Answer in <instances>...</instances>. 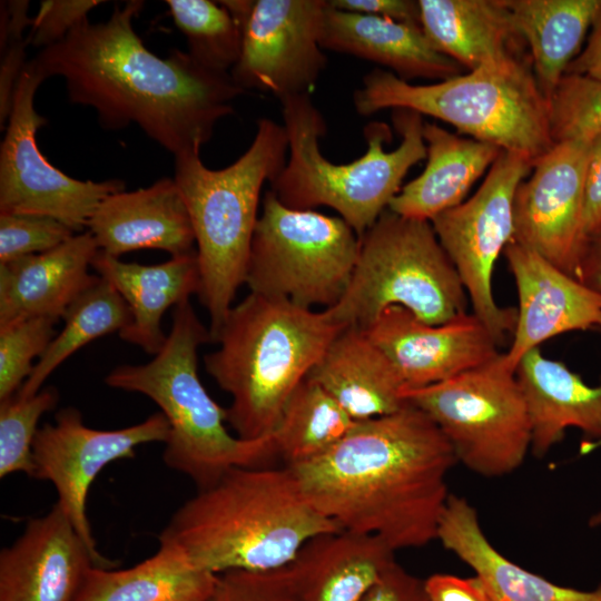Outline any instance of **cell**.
I'll return each instance as SVG.
<instances>
[{
  "label": "cell",
  "mask_w": 601,
  "mask_h": 601,
  "mask_svg": "<svg viewBox=\"0 0 601 601\" xmlns=\"http://www.w3.org/2000/svg\"><path fill=\"white\" fill-rule=\"evenodd\" d=\"M326 8L327 0H255L230 71L235 83L279 101L311 95L327 65L321 46Z\"/></svg>",
  "instance_id": "cell-15"
},
{
  "label": "cell",
  "mask_w": 601,
  "mask_h": 601,
  "mask_svg": "<svg viewBox=\"0 0 601 601\" xmlns=\"http://www.w3.org/2000/svg\"><path fill=\"white\" fill-rule=\"evenodd\" d=\"M321 46L390 68L405 81H441L463 73L460 63L430 43L420 23L343 11L331 8L328 2Z\"/></svg>",
  "instance_id": "cell-22"
},
{
  "label": "cell",
  "mask_w": 601,
  "mask_h": 601,
  "mask_svg": "<svg viewBox=\"0 0 601 601\" xmlns=\"http://www.w3.org/2000/svg\"><path fill=\"white\" fill-rule=\"evenodd\" d=\"M589 525L592 528L601 526V511L590 518Z\"/></svg>",
  "instance_id": "cell-48"
},
{
  "label": "cell",
  "mask_w": 601,
  "mask_h": 601,
  "mask_svg": "<svg viewBox=\"0 0 601 601\" xmlns=\"http://www.w3.org/2000/svg\"><path fill=\"white\" fill-rule=\"evenodd\" d=\"M344 328L326 309L250 292L233 305L204 364L231 397L226 423L238 437L273 435L288 397Z\"/></svg>",
  "instance_id": "cell-4"
},
{
  "label": "cell",
  "mask_w": 601,
  "mask_h": 601,
  "mask_svg": "<svg viewBox=\"0 0 601 601\" xmlns=\"http://www.w3.org/2000/svg\"><path fill=\"white\" fill-rule=\"evenodd\" d=\"M430 43L469 70L523 55L504 0H418Z\"/></svg>",
  "instance_id": "cell-29"
},
{
  "label": "cell",
  "mask_w": 601,
  "mask_h": 601,
  "mask_svg": "<svg viewBox=\"0 0 601 601\" xmlns=\"http://www.w3.org/2000/svg\"><path fill=\"white\" fill-rule=\"evenodd\" d=\"M423 137L426 166L421 175L402 186L388 209L403 217L431 221L463 203L473 184L503 150L462 138L433 122H424Z\"/></svg>",
  "instance_id": "cell-28"
},
{
  "label": "cell",
  "mask_w": 601,
  "mask_h": 601,
  "mask_svg": "<svg viewBox=\"0 0 601 601\" xmlns=\"http://www.w3.org/2000/svg\"><path fill=\"white\" fill-rule=\"evenodd\" d=\"M101 0H43L27 35L29 45L41 49L62 41Z\"/></svg>",
  "instance_id": "cell-41"
},
{
  "label": "cell",
  "mask_w": 601,
  "mask_h": 601,
  "mask_svg": "<svg viewBox=\"0 0 601 601\" xmlns=\"http://www.w3.org/2000/svg\"><path fill=\"white\" fill-rule=\"evenodd\" d=\"M59 319L30 316L0 324V401L19 392L56 336Z\"/></svg>",
  "instance_id": "cell-37"
},
{
  "label": "cell",
  "mask_w": 601,
  "mask_h": 601,
  "mask_svg": "<svg viewBox=\"0 0 601 601\" xmlns=\"http://www.w3.org/2000/svg\"><path fill=\"white\" fill-rule=\"evenodd\" d=\"M176 27L187 39L188 55L203 67L230 73L237 63L243 27L219 2L166 0Z\"/></svg>",
  "instance_id": "cell-34"
},
{
  "label": "cell",
  "mask_w": 601,
  "mask_h": 601,
  "mask_svg": "<svg viewBox=\"0 0 601 601\" xmlns=\"http://www.w3.org/2000/svg\"><path fill=\"white\" fill-rule=\"evenodd\" d=\"M518 289L512 343L502 354L515 372L532 349L568 332L601 328V295L512 240L503 252Z\"/></svg>",
  "instance_id": "cell-19"
},
{
  "label": "cell",
  "mask_w": 601,
  "mask_h": 601,
  "mask_svg": "<svg viewBox=\"0 0 601 601\" xmlns=\"http://www.w3.org/2000/svg\"><path fill=\"white\" fill-rule=\"evenodd\" d=\"M29 1H1L0 4V128L7 126L21 72L27 65L26 47L28 37L23 36L31 27L28 16Z\"/></svg>",
  "instance_id": "cell-38"
},
{
  "label": "cell",
  "mask_w": 601,
  "mask_h": 601,
  "mask_svg": "<svg viewBox=\"0 0 601 601\" xmlns=\"http://www.w3.org/2000/svg\"><path fill=\"white\" fill-rule=\"evenodd\" d=\"M515 375L529 408L533 455L545 456L570 427L601 443V386L588 385L540 348L519 362Z\"/></svg>",
  "instance_id": "cell-24"
},
{
  "label": "cell",
  "mask_w": 601,
  "mask_h": 601,
  "mask_svg": "<svg viewBox=\"0 0 601 601\" xmlns=\"http://www.w3.org/2000/svg\"><path fill=\"white\" fill-rule=\"evenodd\" d=\"M59 401L55 387L41 388L24 397L14 395L0 401V477L24 473L33 477L32 444L40 417Z\"/></svg>",
  "instance_id": "cell-35"
},
{
  "label": "cell",
  "mask_w": 601,
  "mask_h": 601,
  "mask_svg": "<svg viewBox=\"0 0 601 601\" xmlns=\"http://www.w3.org/2000/svg\"><path fill=\"white\" fill-rule=\"evenodd\" d=\"M467 298L431 221L403 217L387 208L359 237L347 288L326 311L345 327L365 329L392 306L439 325L466 313Z\"/></svg>",
  "instance_id": "cell-9"
},
{
  "label": "cell",
  "mask_w": 601,
  "mask_h": 601,
  "mask_svg": "<svg viewBox=\"0 0 601 601\" xmlns=\"http://www.w3.org/2000/svg\"><path fill=\"white\" fill-rule=\"evenodd\" d=\"M456 462L439 426L406 402L394 413L356 422L328 450L286 466L342 530L375 535L397 551L437 539Z\"/></svg>",
  "instance_id": "cell-2"
},
{
  "label": "cell",
  "mask_w": 601,
  "mask_h": 601,
  "mask_svg": "<svg viewBox=\"0 0 601 601\" xmlns=\"http://www.w3.org/2000/svg\"><path fill=\"white\" fill-rule=\"evenodd\" d=\"M43 80L33 59L29 60L0 145V213L47 216L81 233L101 201L124 191L126 184L121 179L78 180L46 159L36 134L47 119L36 111L33 102Z\"/></svg>",
  "instance_id": "cell-13"
},
{
  "label": "cell",
  "mask_w": 601,
  "mask_h": 601,
  "mask_svg": "<svg viewBox=\"0 0 601 601\" xmlns=\"http://www.w3.org/2000/svg\"><path fill=\"white\" fill-rule=\"evenodd\" d=\"M287 150L284 125L260 118L248 149L223 169L207 168L200 150L174 157V179L195 234L197 296L210 319L211 342L245 284L260 193L283 170Z\"/></svg>",
  "instance_id": "cell-6"
},
{
  "label": "cell",
  "mask_w": 601,
  "mask_h": 601,
  "mask_svg": "<svg viewBox=\"0 0 601 601\" xmlns=\"http://www.w3.org/2000/svg\"><path fill=\"white\" fill-rule=\"evenodd\" d=\"M211 342L190 300L174 307L170 332L155 357L124 364L105 377L117 390L152 400L169 423L165 464L206 489L236 467L272 466L278 457L274 435L245 440L226 428V408L207 393L198 376L197 351Z\"/></svg>",
  "instance_id": "cell-5"
},
{
  "label": "cell",
  "mask_w": 601,
  "mask_h": 601,
  "mask_svg": "<svg viewBox=\"0 0 601 601\" xmlns=\"http://www.w3.org/2000/svg\"><path fill=\"white\" fill-rule=\"evenodd\" d=\"M583 227L588 243L601 236V135L590 145L584 180Z\"/></svg>",
  "instance_id": "cell-43"
},
{
  "label": "cell",
  "mask_w": 601,
  "mask_h": 601,
  "mask_svg": "<svg viewBox=\"0 0 601 601\" xmlns=\"http://www.w3.org/2000/svg\"><path fill=\"white\" fill-rule=\"evenodd\" d=\"M513 26L530 48L543 96L554 93L601 8V0H504Z\"/></svg>",
  "instance_id": "cell-31"
},
{
  "label": "cell",
  "mask_w": 601,
  "mask_h": 601,
  "mask_svg": "<svg viewBox=\"0 0 601 601\" xmlns=\"http://www.w3.org/2000/svg\"><path fill=\"white\" fill-rule=\"evenodd\" d=\"M579 280L601 295V236L588 243L580 265Z\"/></svg>",
  "instance_id": "cell-47"
},
{
  "label": "cell",
  "mask_w": 601,
  "mask_h": 601,
  "mask_svg": "<svg viewBox=\"0 0 601 601\" xmlns=\"http://www.w3.org/2000/svg\"><path fill=\"white\" fill-rule=\"evenodd\" d=\"M87 227L99 250L117 258L139 249H160L171 257L196 252L186 204L169 177L146 188L111 194Z\"/></svg>",
  "instance_id": "cell-20"
},
{
  "label": "cell",
  "mask_w": 601,
  "mask_h": 601,
  "mask_svg": "<svg viewBox=\"0 0 601 601\" xmlns=\"http://www.w3.org/2000/svg\"><path fill=\"white\" fill-rule=\"evenodd\" d=\"M356 424L307 376L288 397L273 433L278 457L290 465L307 461L341 441Z\"/></svg>",
  "instance_id": "cell-33"
},
{
  "label": "cell",
  "mask_w": 601,
  "mask_h": 601,
  "mask_svg": "<svg viewBox=\"0 0 601 601\" xmlns=\"http://www.w3.org/2000/svg\"><path fill=\"white\" fill-rule=\"evenodd\" d=\"M283 125L288 137L289 158L270 190L294 209H334L361 237L388 208L402 188L408 170L426 158L422 115L393 110V121L402 140L386 151L391 129L372 121L364 127L367 149L354 161L334 164L319 149L326 122L311 95L280 100Z\"/></svg>",
  "instance_id": "cell-7"
},
{
  "label": "cell",
  "mask_w": 601,
  "mask_h": 601,
  "mask_svg": "<svg viewBox=\"0 0 601 601\" xmlns=\"http://www.w3.org/2000/svg\"><path fill=\"white\" fill-rule=\"evenodd\" d=\"M427 601H491L480 579L436 573L424 580Z\"/></svg>",
  "instance_id": "cell-44"
},
{
  "label": "cell",
  "mask_w": 601,
  "mask_h": 601,
  "mask_svg": "<svg viewBox=\"0 0 601 601\" xmlns=\"http://www.w3.org/2000/svg\"><path fill=\"white\" fill-rule=\"evenodd\" d=\"M334 9L420 23L418 1L414 0H327Z\"/></svg>",
  "instance_id": "cell-45"
},
{
  "label": "cell",
  "mask_w": 601,
  "mask_h": 601,
  "mask_svg": "<svg viewBox=\"0 0 601 601\" xmlns=\"http://www.w3.org/2000/svg\"><path fill=\"white\" fill-rule=\"evenodd\" d=\"M403 397L439 426L456 461L479 475H508L531 452L528 404L502 354L446 381L406 388Z\"/></svg>",
  "instance_id": "cell-11"
},
{
  "label": "cell",
  "mask_w": 601,
  "mask_h": 601,
  "mask_svg": "<svg viewBox=\"0 0 601 601\" xmlns=\"http://www.w3.org/2000/svg\"><path fill=\"white\" fill-rule=\"evenodd\" d=\"M304 493L292 470L236 467L198 490L159 541L178 545L204 571H269L290 564L313 538L341 531Z\"/></svg>",
  "instance_id": "cell-3"
},
{
  "label": "cell",
  "mask_w": 601,
  "mask_h": 601,
  "mask_svg": "<svg viewBox=\"0 0 601 601\" xmlns=\"http://www.w3.org/2000/svg\"><path fill=\"white\" fill-rule=\"evenodd\" d=\"M526 158L501 151L476 193L431 220L471 302L472 313L501 345L514 332L516 309L494 298V265L514 238V196L532 170Z\"/></svg>",
  "instance_id": "cell-12"
},
{
  "label": "cell",
  "mask_w": 601,
  "mask_h": 601,
  "mask_svg": "<svg viewBox=\"0 0 601 601\" xmlns=\"http://www.w3.org/2000/svg\"><path fill=\"white\" fill-rule=\"evenodd\" d=\"M565 73L601 79V8L591 26L587 46L568 66Z\"/></svg>",
  "instance_id": "cell-46"
},
{
  "label": "cell",
  "mask_w": 601,
  "mask_h": 601,
  "mask_svg": "<svg viewBox=\"0 0 601 601\" xmlns=\"http://www.w3.org/2000/svg\"><path fill=\"white\" fill-rule=\"evenodd\" d=\"M406 388L436 384L495 359L499 344L473 314L431 325L398 306L384 309L365 329Z\"/></svg>",
  "instance_id": "cell-17"
},
{
  "label": "cell",
  "mask_w": 601,
  "mask_h": 601,
  "mask_svg": "<svg viewBox=\"0 0 601 601\" xmlns=\"http://www.w3.org/2000/svg\"><path fill=\"white\" fill-rule=\"evenodd\" d=\"M591 141L568 140L533 165L514 196V238L579 279L584 235V180Z\"/></svg>",
  "instance_id": "cell-16"
},
{
  "label": "cell",
  "mask_w": 601,
  "mask_h": 601,
  "mask_svg": "<svg viewBox=\"0 0 601 601\" xmlns=\"http://www.w3.org/2000/svg\"><path fill=\"white\" fill-rule=\"evenodd\" d=\"M62 319V329L36 362L19 395L29 397L37 394L48 376L78 349L96 338L126 328L131 323V313L116 288L99 276L71 303Z\"/></svg>",
  "instance_id": "cell-32"
},
{
  "label": "cell",
  "mask_w": 601,
  "mask_h": 601,
  "mask_svg": "<svg viewBox=\"0 0 601 601\" xmlns=\"http://www.w3.org/2000/svg\"><path fill=\"white\" fill-rule=\"evenodd\" d=\"M358 250L359 237L339 216L289 208L268 189L245 284L250 293L327 309L345 293Z\"/></svg>",
  "instance_id": "cell-10"
},
{
  "label": "cell",
  "mask_w": 601,
  "mask_h": 601,
  "mask_svg": "<svg viewBox=\"0 0 601 601\" xmlns=\"http://www.w3.org/2000/svg\"><path fill=\"white\" fill-rule=\"evenodd\" d=\"M308 376L356 422L394 413L406 404L405 386L394 365L356 326L333 339Z\"/></svg>",
  "instance_id": "cell-26"
},
{
  "label": "cell",
  "mask_w": 601,
  "mask_h": 601,
  "mask_svg": "<svg viewBox=\"0 0 601 601\" xmlns=\"http://www.w3.org/2000/svg\"><path fill=\"white\" fill-rule=\"evenodd\" d=\"M361 601H427V595L424 581L394 561Z\"/></svg>",
  "instance_id": "cell-42"
},
{
  "label": "cell",
  "mask_w": 601,
  "mask_h": 601,
  "mask_svg": "<svg viewBox=\"0 0 601 601\" xmlns=\"http://www.w3.org/2000/svg\"><path fill=\"white\" fill-rule=\"evenodd\" d=\"M217 579L159 541L154 555L129 569L91 568L75 601H209Z\"/></svg>",
  "instance_id": "cell-30"
},
{
  "label": "cell",
  "mask_w": 601,
  "mask_h": 601,
  "mask_svg": "<svg viewBox=\"0 0 601 601\" xmlns=\"http://www.w3.org/2000/svg\"><path fill=\"white\" fill-rule=\"evenodd\" d=\"M75 234L51 217L0 213V264L51 250Z\"/></svg>",
  "instance_id": "cell-39"
},
{
  "label": "cell",
  "mask_w": 601,
  "mask_h": 601,
  "mask_svg": "<svg viewBox=\"0 0 601 601\" xmlns=\"http://www.w3.org/2000/svg\"><path fill=\"white\" fill-rule=\"evenodd\" d=\"M144 4L129 0L106 21H82L33 61L45 79L65 80L71 104L93 108L104 129L136 124L174 157L200 150L245 91L230 73L203 67L187 51L154 55L132 26Z\"/></svg>",
  "instance_id": "cell-1"
},
{
  "label": "cell",
  "mask_w": 601,
  "mask_h": 601,
  "mask_svg": "<svg viewBox=\"0 0 601 601\" xmlns=\"http://www.w3.org/2000/svg\"><path fill=\"white\" fill-rule=\"evenodd\" d=\"M394 552L375 535L341 530L309 540L288 569L303 601H361Z\"/></svg>",
  "instance_id": "cell-27"
},
{
  "label": "cell",
  "mask_w": 601,
  "mask_h": 601,
  "mask_svg": "<svg viewBox=\"0 0 601 601\" xmlns=\"http://www.w3.org/2000/svg\"><path fill=\"white\" fill-rule=\"evenodd\" d=\"M91 267L116 288L130 309L131 323L118 333L119 337L151 355L161 349L167 338L161 329L165 312L199 290L196 252L142 265L98 250Z\"/></svg>",
  "instance_id": "cell-23"
},
{
  "label": "cell",
  "mask_w": 601,
  "mask_h": 601,
  "mask_svg": "<svg viewBox=\"0 0 601 601\" xmlns=\"http://www.w3.org/2000/svg\"><path fill=\"white\" fill-rule=\"evenodd\" d=\"M362 83L353 95L354 108L361 116L385 109L427 115L533 165L555 144L549 104L530 55L487 63L430 85H412L376 68L365 75Z\"/></svg>",
  "instance_id": "cell-8"
},
{
  "label": "cell",
  "mask_w": 601,
  "mask_h": 601,
  "mask_svg": "<svg viewBox=\"0 0 601 601\" xmlns=\"http://www.w3.org/2000/svg\"><path fill=\"white\" fill-rule=\"evenodd\" d=\"M98 250L86 230L51 250L0 264V324L30 316L62 318L99 279L89 273Z\"/></svg>",
  "instance_id": "cell-21"
},
{
  "label": "cell",
  "mask_w": 601,
  "mask_h": 601,
  "mask_svg": "<svg viewBox=\"0 0 601 601\" xmlns=\"http://www.w3.org/2000/svg\"><path fill=\"white\" fill-rule=\"evenodd\" d=\"M436 540L473 569L491 601H601V585L589 591L559 585L501 554L462 496L450 494Z\"/></svg>",
  "instance_id": "cell-25"
},
{
  "label": "cell",
  "mask_w": 601,
  "mask_h": 601,
  "mask_svg": "<svg viewBox=\"0 0 601 601\" xmlns=\"http://www.w3.org/2000/svg\"><path fill=\"white\" fill-rule=\"evenodd\" d=\"M169 431L168 420L161 412L119 430L90 428L76 407L59 410L53 423L38 428L32 444L33 477L53 484L57 504L96 556L108 560L98 552L87 518L91 483L107 464L132 457L136 446L165 443Z\"/></svg>",
  "instance_id": "cell-14"
},
{
  "label": "cell",
  "mask_w": 601,
  "mask_h": 601,
  "mask_svg": "<svg viewBox=\"0 0 601 601\" xmlns=\"http://www.w3.org/2000/svg\"><path fill=\"white\" fill-rule=\"evenodd\" d=\"M114 565L91 552L56 503L1 550L0 601H75L91 568Z\"/></svg>",
  "instance_id": "cell-18"
},
{
  "label": "cell",
  "mask_w": 601,
  "mask_h": 601,
  "mask_svg": "<svg viewBox=\"0 0 601 601\" xmlns=\"http://www.w3.org/2000/svg\"><path fill=\"white\" fill-rule=\"evenodd\" d=\"M548 104L554 142L601 135V79L565 73Z\"/></svg>",
  "instance_id": "cell-36"
},
{
  "label": "cell",
  "mask_w": 601,
  "mask_h": 601,
  "mask_svg": "<svg viewBox=\"0 0 601 601\" xmlns=\"http://www.w3.org/2000/svg\"><path fill=\"white\" fill-rule=\"evenodd\" d=\"M209 601H303L288 565L269 571L233 570L218 574Z\"/></svg>",
  "instance_id": "cell-40"
}]
</instances>
